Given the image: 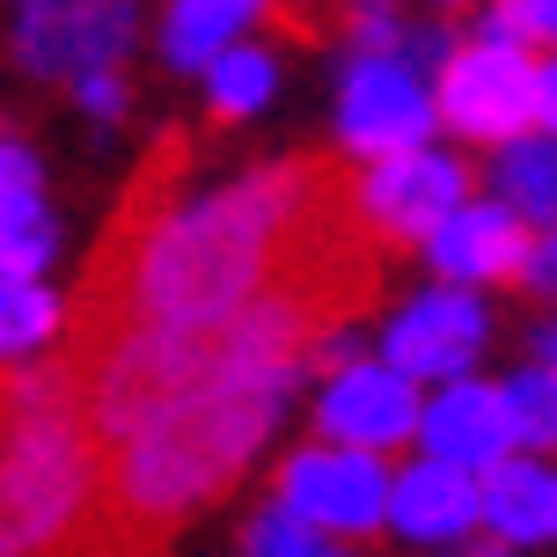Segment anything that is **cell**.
<instances>
[{
  "label": "cell",
  "instance_id": "obj_1",
  "mask_svg": "<svg viewBox=\"0 0 557 557\" xmlns=\"http://www.w3.org/2000/svg\"><path fill=\"white\" fill-rule=\"evenodd\" d=\"M103 455L82 433V389L66 367L0 374V557H52L82 529Z\"/></svg>",
  "mask_w": 557,
  "mask_h": 557
},
{
  "label": "cell",
  "instance_id": "obj_2",
  "mask_svg": "<svg viewBox=\"0 0 557 557\" xmlns=\"http://www.w3.org/2000/svg\"><path fill=\"white\" fill-rule=\"evenodd\" d=\"M425 103H433V125H447V133L484 139V147H513V139H550L557 82H550V59L470 37L441 59V88Z\"/></svg>",
  "mask_w": 557,
  "mask_h": 557
},
{
  "label": "cell",
  "instance_id": "obj_3",
  "mask_svg": "<svg viewBox=\"0 0 557 557\" xmlns=\"http://www.w3.org/2000/svg\"><path fill=\"white\" fill-rule=\"evenodd\" d=\"M139 37V0H15V59L45 82L117 74Z\"/></svg>",
  "mask_w": 557,
  "mask_h": 557
},
{
  "label": "cell",
  "instance_id": "obj_4",
  "mask_svg": "<svg viewBox=\"0 0 557 557\" xmlns=\"http://www.w3.org/2000/svg\"><path fill=\"white\" fill-rule=\"evenodd\" d=\"M278 513H294L308 535H323V543H360V535L382 529V513H389V470L374 462V455H352V447H301V455H286V470H278Z\"/></svg>",
  "mask_w": 557,
  "mask_h": 557
},
{
  "label": "cell",
  "instance_id": "obj_5",
  "mask_svg": "<svg viewBox=\"0 0 557 557\" xmlns=\"http://www.w3.org/2000/svg\"><path fill=\"white\" fill-rule=\"evenodd\" d=\"M352 198H360L367 235L389 250V243H433L447 213L470 206V162L455 154H389V162H360L352 169Z\"/></svg>",
  "mask_w": 557,
  "mask_h": 557
},
{
  "label": "cell",
  "instance_id": "obj_6",
  "mask_svg": "<svg viewBox=\"0 0 557 557\" xmlns=\"http://www.w3.org/2000/svg\"><path fill=\"white\" fill-rule=\"evenodd\" d=\"M425 257H433L441 286H521V294L550 286V235L513 221L499 198H470L462 213H447Z\"/></svg>",
  "mask_w": 557,
  "mask_h": 557
},
{
  "label": "cell",
  "instance_id": "obj_7",
  "mask_svg": "<svg viewBox=\"0 0 557 557\" xmlns=\"http://www.w3.org/2000/svg\"><path fill=\"white\" fill-rule=\"evenodd\" d=\"M484 337H492V315H484V301L476 294H462V286H425L404 315H396L389 331V374H404V382H462L476 367V352H484Z\"/></svg>",
  "mask_w": 557,
  "mask_h": 557
},
{
  "label": "cell",
  "instance_id": "obj_8",
  "mask_svg": "<svg viewBox=\"0 0 557 557\" xmlns=\"http://www.w3.org/2000/svg\"><path fill=\"white\" fill-rule=\"evenodd\" d=\"M337 125H345V147L360 162H389V154H418L425 133H433V103L418 88L411 66L396 59H360L345 74V96H337Z\"/></svg>",
  "mask_w": 557,
  "mask_h": 557
},
{
  "label": "cell",
  "instance_id": "obj_9",
  "mask_svg": "<svg viewBox=\"0 0 557 557\" xmlns=\"http://www.w3.org/2000/svg\"><path fill=\"white\" fill-rule=\"evenodd\" d=\"M315 433H323V447H352V455L382 462L389 447L418 441V389L389 367L360 360L345 374H331V389L315 404Z\"/></svg>",
  "mask_w": 557,
  "mask_h": 557
},
{
  "label": "cell",
  "instance_id": "obj_10",
  "mask_svg": "<svg viewBox=\"0 0 557 557\" xmlns=\"http://www.w3.org/2000/svg\"><path fill=\"white\" fill-rule=\"evenodd\" d=\"M418 441H425V462H447V470H492L513 455V418H506L499 382H441L433 404H418Z\"/></svg>",
  "mask_w": 557,
  "mask_h": 557
},
{
  "label": "cell",
  "instance_id": "obj_11",
  "mask_svg": "<svg viewBox=\"0 0 557 557\" xmlns=\"http://www.w3.org/2000/svg\"><path fill=\"white\" fill-rule=\"evenodd\" d=\"M59 250V221L45 206V169L23 139H0V278H37Z\"/></svg>",
  "mask_w": 557,
  "mask_h": 557
},
{
  "label": "cell",
  "instance_id": "obj_12",
  "mask_svg": "<svg viewBox=\"0 0 557 557\" xmlns=\"http://www.w3.org/2000/svg\"><path fill=\"white\" fill-rule=\"evenodd\" d=\"M382 521L404 529L411 543H462L476 529V476L418 455L411 470L389 476V513Z\"/></svg>",
  "mask_w": 557,
  "mask_h": 557
},
{
  "label": "cell",
  "instance_id": "obj_13",
  "mask_svg": "<svg viewBox=\"0 0 557 557\" xmlns=\"http://www.w3.org/2000/svg\"><path fill=\"white\" fill-rule=\"evenodd\" d=\"M476 521L492 529V543H543L557 529V476L535 455H506L476 476Z\"/></svg>",
  "mask_w": 557,
  "mask_h": 557
},
{
  "label": "cell",
  "instance_id": "obj_14",
  "mask_svg": "<svg viewBox=\"0 0 557 557\" xmlns=\"http://www.w3.org/2000/svg\"><path fill=\"white\" fill-rule=\"evenodd\" d=\"M264 15V0H169V23H162V59L169 66H213V59L243 37V23Z\"/></svg>",
  "mask_w": 557,
  "mask_h": 557
},
{
  "label": "cell",
  "instance_id": "obj_15",
  "mask_svg": "<svg viewBox=\"0 0 557 557\" xmlns=\"http://www.w3.org/2000/svg\"><path fill=\"white\" fill-rule=\"evenodd\" d=\"M492 176H499V206H506V213L529 221L535 235H543V227H550V206H557V154H550V139H513V147H499Z\"/></svg>",
  "mask_w": 557,
  "mask_h": 557
},
{
  "label": "cell",
  "instance_id": "obj_16",
  "mask_svg": "<svg viewBox=\"0 0 557 557\" xmlns=\"http://www.w3.org/2000/svg\"><path fill=\"white\" fill-rule=\"evenodd\" d=\"M59 294L37 278H0V374H15L29 352H45L59 337Z\"/></svg>",
  "mask_w": 557,
  "mask_h": 557
},
{
  "label": "cell",
  "instance_id": "obj_17",
  "mask_svg": "<svg viewBox=\"0 0 557 557\" xmlns=\"http://www.w3.org/2000/svg\"><path fill=\"white\" fill-rule=\"evenodd\" d=\"M272 82H278L272 52H257V45H227V52L206 66V111L221 117V125H235V117H250V111L272 103Z\"/></svg>",
  "mask_w": 557,
  "mask_h": 557
},
{
  "label": "cell",
  "instance_id": "obj_18",
  "mask_svg": "<svg viewBox=\"0 0 557 557\" xmlns=\"http://www.w3.org/2000/svg\"><path fill=\"white\" fill-rule=\"evenodd\" d=\"M506 418H513V447L529 441V447H550V433H557V382H550V367H529V374H513L506 382Z\"/></svg>",
  "mask_w": 557,
  "mask_h": 557
},
{
  "label": "cell",
  "instance_id": "obj_19",
  "mask_svg": "<svg viewBox=\"0 0 557 557\" xmlns=\"http://www.w3.org/2000/svg\"><path fill=\"white\" fill-rule=\"evenodd\" d=\"M492 45H513V52L543 59L557 37V0H492V23H484Z\"/></svg>",
  "mask_w": 557,
  "mask_h": 557
},
{
  "label": "cell",
  "instance_id": "obj_20",
  "mask_svg": "<svg viewBox=\"0 0 557 557\" xmlns=\"http://www.w3.org/2000/svg\"><path fill=\"white\" fill-rule=\"evenodd\" d=\"M243 557H345L337 543H323V535H308L294 513H278V506H264L250 521V535H243Z\"/></svg>",
  "mask_w": 557,
  "mask_h": 557
},
{
  "label": "cell",
  "instance_id": "obj_21",
  "mask_svg": "<svg viewBox=\"0 0 557 557\" xmlns=\"http://www.w3.org/2000/svg\"><path fill=\"white\" fill-rule=\"evenodd\" d=\"M74 96H82V111H96V117L125 111V82H117V74H88V82H74Z\"/></svg>",
  "mask_w": 557,
  "mask_h": 557
},
{
  "label": "cell",
  "instance_id": "obj_22",
  "mask_svg": "<svg viewBox=\"0 0 557 557\" xmlns=\"http://www.w3.org/2000/svg\"><path fill=\"white\" fill-rule=\"evenodd\" d=\"M447 557H513V550H506V543H492V535H462Z\"/></svg>",
  "mask_w": 557,
  "mask_h": 557
}]
</instances>
